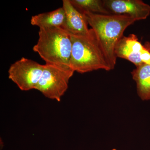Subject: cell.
<instances>
[{"label": "cell", "mask_w": 150, "mask_h": 150, "mask_svg": "<svg viewBox=\"0 0 150 150\" xmlns=\"http://www.w3.org/2000/svg\"><path fill=\"white\" fill-rule=\"evenodd\" d=\"M137 84L138 96L143 100H150V65L143 64L131 72Z\"/></svg>", "instance_id": "30bf717a"}, {"label": "cell", "mask_w": 150, "mask_h": 150, "mask_svg": "<svg viewBox=\"0 0 150 150\" xmlns=\"http://www.w3.org/2000/svg\"><path fill=\"white\" fill-rule=\"evenodd\" d=\"M105 8L112 14L125 15L137 21L146 19L150 6L141 0H103Z\"/></svg>", "instance_id": "8992f818"}, {"label": "cell", "mask_w": 150, "mask_h": 150, "mask_svg": "<svg viewBox=\"0 0 150 150\" xmlns=\"http://www.w3.org/2000/svg\"><path fill=\"white\" fill-rule=\"evenodd\" d=\"M111 150H116V149H113Z\"/></svg>", "instance_id": "4fadbf2b"}, {"label": "cell", "mask_w": 150, "mask_h": 150, "mask_svg": "<svg viewBox=\"0 0 150 150\" xmlns=\"http://www.w3.org/2000/svg\"><path fill=\"white\" fill-rule=\"evenodd\" d=\"M74 6L82 13L110 14L101 0H70Z\"/></svg>", "instance_id": "8fae6325"}, {"label": "cell", "mask_w": 150, "mask_h": 150, "mask_svg": "<svg viewBox=\"0 0 150 150\" xmlns=\"http://www.w3.org/2000/svg\"><path fill=\"white\" fill-rule=\"evenodd\" d=\"M141 60L143 64L150 65V43L146 42L141 54Z\"/></svg>", "instance_id": "7c38bea8"}, {"label": "cell", "mask_w": 150, "mask_h": 150, "mask_svg": "<svg viewBox=\"0 0 150 150\" xmlns=\"http://www.w3.org/2000/svg\"><path fill=\"white\" fill-rule=\"evenodd\" d=\"M144 48L135 34L123 36L115 46V54L117 58L126 59L133 63L136 67L143 64L141 54Z\"/></svg>", "instance_id": "ba28073f"}, {"label": "cell", "mask_w": 150, "mask_h": 150, "mask_svg": "<svg viewBox=\"0 0 150 150\" xmlns=\"http://www.w3.org/2000/svg\"><path fill=\"white\" fill-rule=\"evenodd\" d=\"M44 65L35 89L47 98L59 102L68 89L70 79L74 71L71 69L46 64Z\"/></svg>", "instance_id": "277c9868"}, {"label": "cell", "mask_w": 150, "mask_h": 150, "mask_svg": "<svg viewBox=\"0 0 150 150\" xmlns=\"http://www.w3.org/2000/svg\"><path fill=\"white\" fill-rule=\"evenodd\" d=\"M70 35L72 43L70 67L74 71L84 74L99 69L111 70L93 30L91 28L87 35Z\"/></svg>", "instance_id": "3957f363"}, {"label": "cell", "mask_w": 150, "mask_h": 150, "mask_svg": "<svg viewBox=\"0 0 150 150\" xmlns=\"http://www.w3.org/2000/svg\"><path fill=\"white\" fill-rule=\"evenodd\" d=\"M72 43L71 35L62 28H40L37 43L33 51L46 62L66 69H71Z\"/></svg>", "instance_id": "7a4b0ae2"}, {"label": "cell", "mask_w": 150, "mask_h": 150, "mask_svg": "<svg viewBox=\"0 0 150 150\" xmlns=\"http://www.w3.org/2000/svg\"><path fill=\"white\" fill-rule=\"evenodd\" d=\"M66 20V13L63 7L55 10L33 16L30 23L40 28H63Z\"/></svg>", "instance_id": "9c48e42d"}, {"label": "cell", "mask_w": 150, "mask_h": 150, "mask_svg": "<svg viewBox=\"0 0 150 150\" xmlns=\"http://www.w3.org/2000/svg\"><path fill=\"white\" fill-rule=\"evenodd\" d=\"M44 66L22 57L11 65L8 71L9 79L23 91L35 89Z\"/></svg>", "instance_id": "5b68a950"}, {"label": "cell", "mask_w": 150, "mask_h": 150, "mask_svg": "<svg viewBox=\"0 0 150 150\" xmlns=\"http://www.w3.org/2000/svg\"><path fill=\"white\" fill-rule=\"evenodd\" d=\"M66 13V20L62 28L71 35L84 36L89 34L87 20L84 14L78 10L70 0H63V7Z\"/></svg>", "instance_id": "52a82bcc"}, {"label": "cell", "mask_w": 150, "mask_h": 150, "mask_svg": "<svg viewBox=\"0 0 150 150\" xmlns=\"http://www.w3.org/2000/svg\"><path fill=\"white\" fill-rule=\"evenodd\" d=\"M83 13L93 30L110 69H113L117 59L115 46L123 37L124 31L134 24L136 20L125 15Z\"/></svg>", "instance_id": "6da1fadb"}]
</instances>
